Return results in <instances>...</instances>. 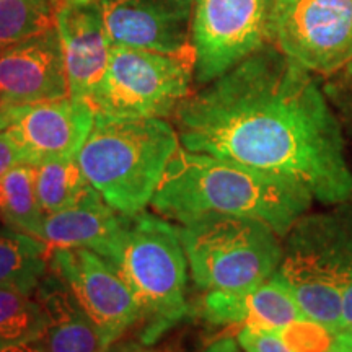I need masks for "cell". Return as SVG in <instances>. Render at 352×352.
I'll use <instances>...</instances> for the list:
<instances>
[{
	"mask_svg": "<svg viewBox=\"0 0 352 352\" xmlns=\"http://www.w3.org/2000/svg\"><path fill=\"white\" fill-rule=\"evenodd\" d=\"M183 148L296 179L321 204L352 199L346 138L314 72L267 43L173 113Z\"/></svg>",
	"mask_w": 352,
	"mask_h": 352,
	"instance_id": "1",
	"label": "cell"
},
{
	"mask_svg": "<svg viewBox=\"0 0 352 352\" xmlns=\"http://www.w3.org/2000/svg\"><path fill=\"white\" fill-rule=\"evenodd\" d=\"M314 199L296 179L179 147L151 204L182 226L210 214L236 215L259 220L284 239Z\"/></svg>",
	"mask_w": 352,
	"mask_h": 352,
	"instance_id": "2",
	"label": "cell"
},
{
	"mask_svg": "<svg viewBox=\"0 0 352 352\" xmlns=\"http://www.w3.org/2000/svg\"><path fill=\"white\" fill-rule=\"evenodd\" d=\"M182 147L173 124L162 118H111L95 124L77 160L88 183L113 210L142 212L155 196L166 165Z\"/></svg>",
	"mask_w": 352,
	"mask_h": 352,
	"instance_id": "3",
	"label": "cell"
},
{
	"mask_svg": "<svg viewBox=\"0 0 352 352\" xmlns=\"http://www.w3.org/2000/svg\"><path fill=\"white\" fill-rule=\"evenodd\" d=\"M96 253L120 272L142 314L140 341L152 344L189 314L188 258L179 228L145 210L122 215L121 226Z\"/></svg>",
	"mask_w": 352,
	"mask_h": 352,
	"instance_id": "4",
	"label": "cell"
},
{
	"mask_svg": "<svg viewBox=\"0 0 352 352\" xmlns=\"http://www.w3.org/2000/svg\"><path fill=\"white\" fill-rule=\"evenodd\" d=\"M284 239L276 276L305 320L336 334L342 294L352 276V199L331 212L303 215Z\"/></svg>",
	"mask_w": 352,
	"mask_h": 352,
	"instance_id": "5",
	"label": "cell"
},
{
	"mask_svg": "<svg viewBox=\"0 0 352 352\" xmlns=\"http://www.w3.org/2000/svg\"><path fill=\"white\" fill-rule=\"evenodd\" d=\"M191 277L208 292H235L266 283L279 270L280 236L259 220L210 214L179 228Z\"/></svg>",
	"mask_w": 352,
	"mask_h": 352,
	"instance_id": "6",
	"label": "cell"
},
{
	"mask_svg": "<svg viewBox=\"0 0 352 352\" xmlns=\"http://www.w3.org/2000/svg\"><path fill=\"white\" fill-rule=\"evenodd\" d=\"M195 64V56L113 44L104 76L88 103L103 116L165 120L191 95Z\"/></svg>",
	"mask_w": 352,
	"mask_h": 352,
	"instance_id": "7",
	"label": "cell"
},
{
	"mask_svg": "<svg viewBox=\"0 0 352 352\" xmlns=\"http://www.w3.org/2000/svg\"><path fill=\"white\" fill-rule=\"evenodd\" d=\"M271 43L310 72H340L352 64V0H274Z\"/></svg>",
	"mask_w": 352,
	"mask_h": 352,
	"instance_id": "8",
	"label": "cell"
},
{
	"mask_svg": "<svg viewBox=\"0 0 352 352\" xmlns=\"http://www.w3.org/2000/svg\"><path fill=\"white\" fill-rule=\"evenodd\" d=\"M274 0H195V82H209L271 43Z\"/></svg>",
	"mask_w": 352,
	"mask_h": 352,
	"instance_id": "9",
	"label": "cell"
},
{
	"mask_svg": "<svg viewBox=\"0 0 352 352\" xmlns=\"http://www.w3.org/2000/svg\"><path fill=\"white\" fill-rule=\"evenodd\" d=\"M50 267L65 280L109 346L142 318L129 285L94 250H51Z\"/></svg>",
	"mask_w": 352,
	"mask_h": 352,
	"instance_id": "10",
	"label": "cell"
},
{
	"mask_svg": "<svg viewBox=\"0 0 352 352\" xmlns=\"http://www.w3.org/2000/svg\"><path fill=\"white\" fill-rule=\"evenodd\" d=\"M113 44L171 56H195V0H100Z\"/></svg>",
	"mask_w": 352,
	"mask_h": 352,
	"instance_id": "11",
	"label": "cell"
},
{
	"mask_svg": "<svg viewBox=\"0 0 352 352\" xmlns=\"http://www.w3.org/2000/svg\"><path fill=\"white\" fill-rule=\"evenodd\" d=\"M95 124V109L87 100L39 101L13 108L7 131L23 152L26 164L77 157Z\"/></svg>",
	"mask_w": 352,
	"mask_h": 352,
	"instance_id": "12",
	"label": "cell"
},
{
	"mask_svg": "<svg viewBox=\"0 0 352 352\" xmlns=\"http://www.w3.org/2000/svg\"><path fill=\"white\" fill-rule=\"evenodd\" d=\"M64 96L69 83L56 26L0 51V108Z\"/></svg>",
	"mask_w": 352,
	"mask_h": 352,
	"instance_id": "13",
	"label": "cell"
},
{
	"mask_svg": "<svg viewBox=\"0 0 352 352\" xmlns=\"http://www.w3.org/2000/svg\"><path fill=\"white\" fill-rule=\"evenodd\" d=\"M56 32L63 46L69 96L87 100L104 76L113 43L98 2H60Z\"/></svg>",
	"mask_w": 352,
	"mask_h": 352,
	"instance_id": "14",
	"label": "cell"
},
{
	"mask_svg": "<svg viewBox=\"0 0 352 352\" xmlns=\"http://www.w3.org/2000/svg\"><path fill=\"white\" fill-rule=\"evenodd\" d=\"M202 314L215 324H241L276 331L305 320L292 292L276 274L252 289L208 292L202 300Z\"/></svg>",
	"mask_w": 352,
	"mask_h": 352,
	"instance_id": "15",
	"label": "cell"
},
{
	"mask_svg": "<svg viewBox=\"0 0 352 352\" xmlns=\"http://www.w3.org/2000/svg\"><path fill=\"white\" fill-rule=\"evenodd\" d=\"M44 311V329L36 341L44 352H104L109 344L65 280L50 267L36 292Z\"/></svg>",
	"mask_w": 352,
	"mask_h": 352,
	"instance_id": "16",
	"label": "cell"
},
{
	"mask_svg": "<svg viewBox=\"0 0 352 352\" xmlns=\"http://www.w3.org/2000/svg\"><path fill=\"white\" fill-rule=\"evenodd\" d=\"M121 220L122 214L113 210L95 192L80 204L44 215L38 239L50 250L90 248L96 252L120 228Z\"/></svg>",
	"mask_w": 352,
	"mask_h": 352,
	"instance_id": "17",
	"label": "cell"
},
{
	"mask_svg": "<svg viewBox=\"0 0 352 352\" xmlns=\"http://www.w3.org/2000/svg\"><path fill=\"white\" fill-rule=\"evenodd\" d=\"M50 246L30 233L0 230V289L34 294L50 271Z\"/></svg>",
	"mask_w": 352,
	"mask_h": 352,
	"instance_id": "18",
	"label": "cell"
},
{
	"mask_svg": "<svg viewBox=\"0 0 352 352\" xmlns=\"http://www.w3.org/2000/svg\"><path fill=\"white\" fill-rule=\"evenodd\" d=\"M44 215L36 191V166L21 164L0 176V217L8 227L38 236Z\"/></svg>",
	"mask_w": 352,
	"mask_h": 352,
	"instance_id": "19",
	"label": "cell"
},
{
	"mask_svg": "<svg viewBox=\"0 0 352 352\" xmlns=\"http://www.w3.org/2000/svg\"><path fill=\"white\" fill-rule=\"evenodd\" d=\"M36 166V191L44 214H54L80 204L95 195L77 157L43 162Z\"/></svg>",
	"mask_w": 352,
	"mask_h": 352,
	"instance_id": "20",
	"label": "cell"
},
{
	"mask_svg": "<svg viewBox=\"0 0 352 352\" xmlns=\"http://www.w3.org/2000/svg\"><path fill=\"white\" fill-rule=\"evenodd\" d=\"M44 311L34 294L0 289V349L39 340Z\"/></svg>",
	"mask_w": 352,
	"mask_h": 352,
	"instance_id": "21",
	"label": "cell"
},
{
	"mask_svg": "<svg viewBox=\"0 0 352 352\" xmlns=\"http://www.w3.org/2000/svg\"><path fill=\"white\" fill-rule=\"evenodd\" d=\"M60 0H0V51L56 26Z\"/></svg>",
	"mask_w": 352,
	"mask_h": 352,
	"instance_id": "22",
	"label": "cell"
},
{
	"mask_svg": "<svg viewBox=\"0 0 352 352\" xmlns=\"http://www.w3.org/2000/svg\"><path fill=\"white\" fill-rule=\"evenodd\" d=\"M280 334L294 352H329L333 341L331 331L308 320L296 321Z\"/></svg>",
	"mask_w": 352,
	"mask_h": 352,
	"instance_id": "23",
	"label": "cell"
},
{
	"mask_svg": "<svg viewBox=\"0 0 352 352\" xmlns=\"http://www.w3.org/2000/svg\"><path fill=\"white\" fill-rule=\"evenodd\" d=\"M329 77L333 78L324 85V91L340 118L344 135H349L352 142V67L342 69Z\"/></svg>",
	"mask_w": 352,
	"mask_h": 352,
	"instance_id": "24",
	"label": "cell"
},
{
	"mask_svg": "<svg viewBox=\"0 0 352 352\" xmlns=\"http://www.w3.org/2000/svg\"><path fill=\"white\" fill-rule=\"evenodd\" d=\"M236 341L243 352H294L276 329L259 327H241Z\"/></svg>",
	"mask_w": 352,
	"mask_h": 352,
	"instance_id": "25",
	"label": "cell"
},
{
	"mask_svg": "<svg viewBox=\"0 0 352 352\" xmlns=\"http://www.w3.org/2000/svg\"><path fill=\"white\" fill-rule=\"evenodd\" d=\"M21 164H26V160L19 144L13 140L10 132L7 129L0 132V176L6 175L13 166Z\"/></svg>",
	"mask_w": 352,
	"mask_h": 352,
	"instance_id": "26",
	"label": "cell"
},
{
	"mask_svg": "<svg viewBox=\"0 0 352 352\" xmlns=\"http://www.w3.org/2000/svg\"><path fill=\"white\" fill-rule=\"evenodd\" d=\"M352 328V276L347 283L344 294H342L341 302V320H340V329L338 333L344 331V329Z\"/></svg>",
	"mask_w": 352,
	"mask_h": 352,
	"instance_id": "27",
	"label": "cell"
},
{
	"mask_svg": "<svg viewBox=\"0 0 352 352\" xmlns=\"http://www.w3.org/2000/svg\"><path fill=\"white\" fill-rule=\"evenodd\" d=\"M104 352H162L152 349L151 346L145 344L142 341H120L113 342Z\"/></svg>",
	"mask_w": 352,
	"mask_h": 352,
	"instance_id": "28",
	"label": "cell"
},
{
	"mask_svg": "<svg viewBox=\"0 0 352 352\" xmlns=\"http://www.w3.org/2000/svg\"><path fill=\"white\" fill-rule=\"evenodd\" d=\"M329 352H352V328L333 334Z\"/></svg>",
	"mask_w": 352,
	"mask_h": 352,
	"instance_id": "29",
	"label": "cell"
},
{
	"mask_svg": "<svg viewBox=\"0 0 352 352\" xmlns=\"http://www.w3.org/2000/svg\"><path fill=\"white\" fill-rule=\"evenodd\" d=\"M204 352H243V349L240 347L239 341L233 338H222V340L212 342Z\"/></svg>",
	"mask_w": 352,
	"mask_h": 352,
	"instance_id": "30",
	"label": "cell"
},
{
	"mask_svg": "<svg viewBox=\"0 0 352 352\" xmlns=\"http://www.w3.org/2000/svg\"><path fill=\"white\" fill-rule=\"evenodd\" d=\"M0 352H44V351L41 349V346L34 341V342H26V344H20V346L3 347V349H0Z\"/></svg>",
	"mask_w": 352,
	"mask_h": 352,
	"instance_id": "31",
	"label": "cell"
},
{
	"mask_svg": "<svg viewBox=\"0 0 352 352\" xmlns=\"http://www.w3.org/2000/svg\"><path fill=\"white\" fill-rule=\"evenodd\" d=\"M13 108H0V132H3L10 126L13 120Z\"/></svg>",
	"mask_w": 352,
	"mask_h": 352,
	"instance_id": "32",
	"label": "cell"
},
{
	"mask_svg": "<svg viewBox=\"0 0 352 352\" xmlns=\"http://www.w3.org/2000/svg\"><path fill=\"white\" fill-rule=\"evenodd\" d=\"M60 2H98V0H60Z\"/></svg>",
	"mask_w": 352,
	"mask_h": 352,
	"instance_id": "33",
	"label": "cell"
},
{
	"mask_svg": "<svg viewBox=\"0 0 352 352\" xmlns=\"http://www.w3.org/2000/svg\"><path fill=\"white\" fill-rule=\"evenodd\" d=\"M347 67H352V64H349V65H347Z\"/></svg>",
	"mask_w": 352,
	"mask_h": 352,
	"instance_id": "34",
	"label": "cell"
}]
</instances>
